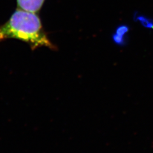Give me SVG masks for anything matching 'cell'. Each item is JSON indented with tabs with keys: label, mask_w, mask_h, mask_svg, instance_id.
Returning a JSON list of instances; mask_svg holds the SVG:
<instances>
[{
	"label": "cell",
	"mask_w": 153,
	"mask_h": 153,
	"mask_svg": "<svg viewBox=\"0 0 153 153\" xmlns=\"http://www.w3.org/2000/svg\"><path fill=\"white\" fill-rule=\"evenodd\" d=\"M10 38L26 43L33 51L42 47L56 49L48 38L37 14L19 8L0 26V41Z\"/></svg>",
	"instance_id": "obj_1"
},
{
	"label": "cell",
	"mask_w": 153,
	"mask_h": 153,
	"mask_svg": "<svg viewBox=\"0 0 153 153\" xmlns=\"http://www.w3.org/2000/svg\"><path fill=\"white\" fill-rule=\"evenodd\" d=\"M44 1L45 0H17V8L36 13L41 9Z\"/></svg>",
	"instance_id": "obj_2"
}]
</instances>
